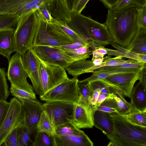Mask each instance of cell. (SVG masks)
Returning <instances> with one entry per match:
<instances>
[{
    "instance_id": "21",
    "label": "cell",
    "mask_w": 146,
    "mask_h": 146,
    "mask_svg": "<svg viewBox=\"0 0 146 146\" xmlns=\"http://www.w3.org/2000/svg\"><path fill=\"white\" fill-rule=\"evenodd\" d=\"M146 86L141 81L133 87L131 102L133 108L140 111H146Z\"/></svg>"
},
{
    "instance_id": "8",
    "label": "cell",
    "mask_w": 146,
    "mask_h": 146,
    "mask_svg": "<svg viewBox=\"0 0 146 146\" xmlns=\"http://www.w3.org/2000/svg\"><path fill=\"white\" fill-rule=\"evenodd\" d=\"M9 105L0 127V146L7 136L15 129L22 124L24 115L21 102L14 97L10 101Z\"/></svg>"
},
{
    "instance_id": "37",
    "label": "cell",
    "mask_w": 146,
    "mask_h": 146,
    "mask_svg": "<svg viewBox=\"0 0 146 146\" xmlns=\"http://www.w3.org/2000/svg\"><path fill=\"white\" fill-rule=\"evenodd\" d=\"M82 131L75 127L70 122L58 126L55 128L56 135H77Z\"/></svg>"
},
{
    "instance_id": "10",
    "label": "cell",
    "mask_w": 146,
    "mask_h": 146,
    "mask_svg": "<svg viewBox=\"0 0 146 146\" xmlns=\"http://www.w3.org/2000/svg\"><path fill=\"white\" fill-rule=\"evenodd\" d=\"M74 104L58 101L46 102L43 104L44 111L55 128L71 122L73 118Z\"/></svg>"
},
{
    "instance_id": "48",
    "label": "cell",
    "mask_w": 146,
    "mask_h": 146,
    "mask_svg": "<svg viewBox=\"0 0 146 146\" xmlns=\"http://www.w3.org/2000/svg\"><path fill=\"white\" fill-rule=\"evenodd\" d=\"M108 98H113V94H108L100 93L99 95L97 102L95 106L94 110L95 111L100 104L106 99Z\"/></svg>"
},
{
    "instance_id": "27",
    "label": "cell",
    "mask_w": 146,
    "mask_h": 146,
    "mask_svg": "<svg viewBox=\"0 0 146 146\" xmlns=\"http://www.w3.org/2000/svg\"><path fill=\"white\" fill-rule=\"evenodd\" d=\"M37 131L36 128L30 127L22 124L17 128L19 146H32L31 138Z\"/></svg>"
},
{
    "instance_id": "43",
    "label": "cell",
    "mask_w": 146,
    "mask_h": 146,
    "mask_svg": "<svg viewBox=\"0 0 146 146\" xmlns=\"http://www.w3.org/2000/svg\"><path fill=\"white\" fill-rule=\"evenodd\" d=\"M89 83L93 90L96 88H98L101 90V93L108 94H112L111 87L106 84L101 80Z\"/></svg>"
},
{
    "instance_id": "36",
    "label": "cell",
    "mask_w": 146,
    "mask_h": 146,
    "mask_svg": "<svg viewBox=\"0 0 146 146\" xmlns=\"http://www.w3.org/2000/svg\"><path fill=\"white\" fill-rule=\"evenodd\" d=\"M5 69L0 67V101H6L10 94Z\"/></svg>"
},
{
    "instance_id": "1",
    "label": "cell",
    "mask_w": 146,
    "mask_h": 146,
    "mask_svg": "<svg viewBox=\"0 0 146 146\" xmlns=\"http://www.w3.org/2000/svg\"><path fill=\"white\" fill-rule=\"evenodd\" d=\"M139 6L132 4L120 8L109 9L105 24L113 42L126 47L137 31Z\"/></svg>"
},
{
    "instance_id": "26",
    "label": "cell",
    "mask_w": 146,
    "mask_h": 146,
    "mask_svg": "<svg viewBox=\"0 0 146 146\" xmlns=\"http://www.w3.org/2000/svg\"><path fill=\"white\" fill-rule=\"evenodd\" d=\"M111 87L113 98L117 104L118 114L123 115L131 111L134 108L131 102L129 103L125 100L124 95L120 91L113 87Z\"/></svg>"
},
{
    "instance_id": "13",
    "label": "cell",
    "mask_w": 146,
    "mask_h": 146,
    "mask_svg": "<svg viewBox=\"0 0 146 146\" xmlns=\"http://www.w3.org/2000/svg\"><path fill=\"white\" fill-rule=\"evenodd\" d=\"M32 50L35 54L41 60L59 65L65 69L74 60L64 51L54 47L35 46Z\"/></svg>"
},
{
    "instance_id": "20",
    "label": "cell",
    "mask_w": 146,
    "mask_h": 146,
    "mask_svg": "<svg viewBox=\"0 0 146 146\" xmlns=\"http://www.w3.org/2000/svg\"><path fill=\"white\" fill-rule=\"evenodd\" d=\"M94 126L101 130L106 135H111L113 124L110 113L96 110L93 116Z\"/></svg>"
},
{
    "instance_id": "54",
    "label": "cell",
    "mask_w": 146,
    "mask_h": 146,
    "mask_svg": "<svg viewBox=\"0 0 146 146\" xmlns=\"http://www.w3.org/2000/svg\"><path fill=\"white\" fill-rule=\"evenodd\" d=\"M134 4L139 7L146 5V0H135Z\"/></svg>"
},
{
    "instance_id": "2",
    "label": "cell",
    "mask_w": 146,
    "mask_h": 146,
    "mask_svg": "<svg viewBox=\"0 0 146 146\" xmlns=\"http://www.w3.org/2000/svg\"><path fill=\"white\" fill-rule=\"evenodd\" d=\"M110 114L113 130L106 135L110 141L108 146H146V127L133 124L118 113Z\"/></svg>"
},
{
    "instance_id": "32",
    "label": "cell",
    "mask_w": 146,
    "mask_h": 146,
    "mask_svg": "<svg viewBox=\"0 0 146 146\" xmlns=\"http://www.w3.org/2000/svg\"><path fill=\"white\" fill-rule=\"evenodd\" d=\"M88 44L85 46L71 51H64L75 61L86 60L92 54V50Z\"/></svg>"
},
{
    "instance_id": "38",
    "label": "cell",
    "mask_w": 146,
    "mask_h": 146,
    "mask_svg": "<svg viewBox=\"0 0 146 146\" xmlns=\"http://www.w3.org/2000/svg\"><path fill=\"white\" fill-rule=\"evenodd\" d=\"M146 66V63L140 62L135 60L131 59L129 62L119 65L112 66L102 67L93 70L97 71L119 68H135L141 70Z\"/></svg>"
},
{
    "instance_id": "17",
    "label": "cell",
    "mask_w": 146,
    "mask_h": 146,
    "mask_svg": "<svg viewBox=\"0 0 146 146\" xmlns=\"http://www.w3.org/2000/svg\"><path fill=\"white\" fill-rule=\"evenodd\" d=\"M46 5L54 19L66 23L70 21L71 12L65 0H50Z\"/></svg>"
},
{
    "instance_id": "9",
    "label": "cell",
    "mask_w": 146,
    "mask_h": 146,
    "mask_svg": "<svg viewBox=\"0 0 146 146\" xmlns=\"http://www.w3.org/2000/svg\"><path fill=\"white\" fill-rule=\"evenodd\" d=\"M7 79L11 85L29 92L35 94L33 86L28 82V76L23 66L22 55L16 52L9 61Z\"/></svg>"
},
{
    "instance_id": "35",
    "label": "cell",
    "mask_w": 146,
    "mask_h": 146,
    "mask_svg": "<svg viewBox=\"0 0 146 146\" xmlns=\"http://www.w3.org/2000/svg\"><path fill=\"white\" fill-rule=\"evenodd\" d=\"M20 17L16 15H0V30L7 29H15Z\"/></svg>"
},
{
    "instance_id": "7",
    "label": "cell",
    "mask_w": 146,
    "mask_h": 146,
    "mask_svg": "<svg viewBox=\"0 0 146 146\" xmlns=\"http://www.w3.org/2000/svg\"><path fill=\"white\" fill-rule=\"evenodd\" d=\"M77 78L66 80L42 96L40 100L46 102L58 101L77 104L80 94Z\"/></svg>"
},
{
    "instance_id": "44",
    "label": "cell",
    "mask_w": 146,
    "mask_h": 146,
    "mask_svg": "<svg viewBox=\"0 0 146 146\" xmlns=\"http://www.w3.org/2000/svg\"><path fill=\"white\" fill-rule=\"evenodd\" d=\"M137 21L139 28H146V5L138 7Z\"/></svg>"
},
{
    "instance_id": "41",
    "label": "cell",
    "mask_w": 146,
    "mask_h": 146,
    "mask_svg": "<svg viewBox=\"0 0 146 146\" xmlns=\"http://www.w3.org/2000/svg\"><path fill=\"white\" fill-rule=\"evenodd\" d=\"M35 12L38 17L48 23H52L54 19L46 5L38 9Z\"/></svg>"
},
{
    "instance_id": "46",
    "label": "cell",
    "mask_w": 146,
    "mask_h": 146,
    "mask_svg": "<svg viewBox=\"0 0 146 146\" xmlns=\"http://www.w3.org/2000/svg\"><path fill=\"white\" fill-rule=\"evenodd\" d=\"M90 101V106L92 115L95 111L94 108L101 90L98 88L93 90Z\"/></svg>"
},
{
    "instance_id": "14",
    "label": "cell",
    "mask_w": 146,
    "mask_h": 146,
    "mask_svg": "<svg viewBox=\"0 0 146 146\" xmlns=\"http://www.w3.org/2000/svg\"><path fill=\"white\" fill-rule=\"evenodd\" d=\"M21 102L24 115L23 124L36 128L41 115L44 111L43 104L36 99H26Z\"/></svg>"
},
{
    "instance_id": "5",
    "label": "cell",
    "mask_w": 146,
    "mask_h": 146,
    "mask_svg": "<svg viewBox=\"0 0 146 146\" xmlns=\"http://www.w3.org/2000/svg\"><path fill=\"white\" fill-rule=\"evenodd\" d=\"M35 56L40 85L39 96H40L69 78L65 68L44 61Z\"/></svg>"
},
{
    "instance_id": "50",
    "label": "cell",
    "mask_w": 146,
    "mask_h": 146,
    "mask_svg": "<svg viewBox=\"0 0 146 146\" xmlns=\"http://www.w3.org/2000/svg\"><path fill=\"white\" fill-rule=\"evenodd\" d=\"M80 0H65L67 5L71 12L75 11Z\"/></svg>"
},
{
    "instance_id": "19",
    "label": "cell",
    "mask_w": 146,
    "mask_h": 146,
    "mask_svg": "<svg viewBox=\"0 0 146 146\" xmlns=\"http://www.w3.org/2000/svg\"><path fill=\"white\" fill-rule=\"evenodd\" d=\"M70 122L80 129L92 128L94 126L92 119L85 109L77 104H74L73 118Z\"/></svg>"
},
{
    "instance_id": "29",
    "label": "cell",
    "mask_w": 146,
    "mask_h": 146,
    "mask_svg": "<svg viewBox=\"0 0 146 146\" xmlns=\"http://www.w3.org/2000/svg\"><path fill=\"white\" fill-rule=\"evenodd\" d=\"M37 131L42 132L50 135H56L55 128L46 112L42 113L36 126Z\"/></svg>"
},
{
    "instance_id": "47",
    "label": "cell",
    "mask_w": 146,
    "mask_h": 146,
    "mask_svg": "<svg viewBox=\"0 0 146 146\" xmlns=\"http://www.w3.org/2000/svg\"><path fill=\"white\" fill-rule=\"evenodd\" d=\"M9 105L6 101H0V127L3 122Z\"/></svg>"
},
{
    "instance_id": "33",
    "label": "cell",
    "mask_w": 146,
    "mask_h": 146,
    "mask_svg": "<svg viewBox=\"0 0 146 146\" xmlns=\"http://www.w3.org/2000/svg\"><path fill=\"white\" fill-rule=\"evenodd\" d=\"M54 136L37 131L32 146H56Z\"/></svg>"
},
{
    "instance_id": "42",
    "label": "cell",
    "mask_w": 146,
    "mask_h": 146,
    "mask_svg": "<svg viewBox=\"0 0 146 146\" xmlns=\"http://www.w3.org/2000/svg\"><path fill=\"white\" fill-rule=\"evenodd\" d=\"M3 144L6 146H19L17 128L13 130L7 136Z\"/></svg>"
},
{
    "instance_id": "25",
    "label": "cell",
    "mask_w": 146,
    "mask_h": 146,
    "mask_svg": "<svg viewBox=\"0 0 146 146\" xmlns=\"http://www.w3.org/2000/svg\"><path fill=\"white\" fill-rule=\"evenodd\" d=\"M94 66L92 61L86 59L73 62L65 69L73 78H77L80 75L84 74L86 70Z\"/></svg>"
},
{
    "instance_id": "49",
    "label": "cell",
    "mask_w": 146,
    "mask_h": 146,
    "mask_svg": "<svg viewBox=\"0 0 146 146\" xmlns=\"http://www.w3.org/2000/svg\"><path fill=\"white\" fill-rule=\"evenodd\" d=\"M134 1L135 0H120L113 8H121L129 5L134 4Z\"/></svg>"
},
{
    "instance_id": "12",
    "label": "cell",
    "mask_w": 146,
    "mask_h": 146,
    "mask_svg": "<svg viewBox=\"0 0 146 146\" xmlns=\"http://www.w3.org/2000/svg\"><path fill=\"white\" fill-rule=\"evenodd\" d=\"M140 71L117 73L101 80L131 99L134 84L137 80H139Z\"/></svg>"
},
{
    "instance_id": "16",
    "label": "cell",
    "mask_w": 146,
    "mask_h": 146,
    "mask_svg": "<svg viewBox=\"0 0 146 146\" xmlns=\"http://www.w3.org/2000/svg\"><path fill=\"white\" fill-rule=\"evenodd\" d=\"M56 146H93V143L83 131L77 135H54Z\"/></svg>"
},
{
    "instance_id": "24",
    "label": "cell",
    "mask_w": 146,
    "mask_h": 146,
    "mask_svg": "<svg viewBox=\"0 0 146 146\" xmlns=\"http://www.w3.org/2000/svg\"><path fill=\"white\" fill-rule=\"evenodd\" d=\"M78 86L80 96L77 104L84 108L93 120L90 104L93 91L89 83L88 82L78 83Z\"/></svg>"
},
{
    "instance_id": "3",
    "label": "cell",
    "mask_w": 146,
    "mask_h": 146,
    "mask_svg": "<svg viewBox=\"0 0 146 146\" xmlns=\"http://www.w3.org/2000/svg\"><path fill=\"white\" fill-rule=\"evenodd\" d=\"M67 25L85 41H93L104 46L113 42L108 29L102 24L76 11L71 12Z\"/></svg>"
},
{
    "instance_id": "23",
    "label": "cell",
    "mask_w": 146,
    "mask_h": 146,
    "mask_svg": "<svg viewBox=\"0 0 146 146\" xmlns=\"http://www.w3.org/2000/svg\"><path fill=\"white\" fill-rule=\"evenodd\" d=\"M141 70L135 68H119L97 71L93 70L91 72L92 73L91 76L83 80H79L78 83H90L94 81L103 80L117 73L139 72Z\"/></svg>"
},
{
    "instance_id": "15",
    "label": "cell",
    "mask_w": 146,
    "mask_h": 146,
    "mask_svg": "<svg viewBox=\"0 0 146 146\" xmlns=\"http://www.w3.org/2000/svg\"><path fill=\"white\" fill-rule=\"evenodd\" d=\"M22 57L23 66L31 82L34 90L39 95L40 85L38 66L35 55L32 48L27 50Z\"/></svg>"
},
{
    "instance_id": "40",
    "label": "cell",
    "mask_w": 146,
    "mask_h": 146,
    "mask_svg": "<svg viewBox=\"0 0 146 146\" xmlns=\"http://www.w3.org/2000/svg\"><path fill=\"white\" fill-rule=\"evenodd\" d=\"M10 90L11 95L20 102L26 99L36 100L35 93H31L18 88L12 85H11Z\"/></svg>"
},
{
    "instance_id": "28",
    "label": "cell",
    "mask_w": 146,
    "mask_h": 146,
    "mask_svg": "<svg viewBox=\"0 0 146 146\" xmlns=\"http://www.w3.org/2000/svg\"><path fill=\"white\" fill-rule=\"evenodd\" d=\"M51 23L60 32L69 37L74 42H80L88 43L72 30L67 25L66 22L54 19Z\"/></svg>"
},
{
    "instance_id": "52",
    "label": "cell",
    "mask_w": 146,
    "mask_h": 146,
    "mask_svg": "<svg viewBox=\"0 0 146 146\" xmlns=\"http://www.w3.org/2000/svg\"><path fill=\"white\" fill-rule=\"evenodd\" d=\"M89 0H80L76 7V10L78 13H81L85 8Z\"/></svg>"
},
{
    "instance_id": "31",
    "label": "cell",
    "mask_w": 146,
    "mask_h": 146,
    "mask_svg": "<svg viewBox=\"0 0 146 146\" xmlns=\"http://www.w3.org/2000/svg\"><path fill=\"white\" fill-rule=\"evenodd\" d=\"M122 115L133 124L146 127V111H140L134 108L130 112Z\"/></svg>"
},
{
    "instance_id": "30",
    "label": "cell",
    "mask_w": 146,
    "mask_h": 146,
    "mask_svg": "<svg viewBox=\"0 0 146 146\" xmlns=\"http://www.w3.org/2000/svg\"><path fill=\"white\" fill-rule=\"evenodd\" d=\"M111 44L118 51L119 56L135 60L140 62L146 63V55L133 52L113 42Z\"/></svg>"
},
{
    "instance_id": "11",
    "label": "cell",
    "mask_w": 146,
    "mask_h": 146,
    "mask_svg": "<svg viewBox=\"0 0 146 146\" xmlns=\"http://www.w3.org/2000/svg\"><path fill=\"white\" fill-rule=\"evenodd\" d=\"M50 0H0V15L21 16L46 5Z\"/></svg>"
},
{
    "instance_id": "45",
    "label": "cell",
    "mask_w": 146,
    "mask_h": 146,
    "mask_svg": "<svg viewBox=\"0 0 146 146\" xmlns=\"http://www.w3.org/2000/svg\"><path fill=\"white\" fill-rule=\"evenodd\" d=\"M87 44L88 43L86 42H76L60 46L54 47L64 51H71L82 47Z\"/></svg>"
},
{
    "instance_id": "39",
    "label": "cell",
    "mask_w": 146,
    "mask_h": 146,
    "mask_svg": "<svg viewBox=\"0 0 146 146\" xmlns=\"http://www.w3.org/2000/svg\"><path fill=\"white\" fill-rule=\"evenodd\" d=\"M96 110L109 113H118L117 104L113 98H108L105 99L98 107Z\"/></svg>"
},
{
    "instance_id": "34",
    "label": "cell",
    "mask_w": 146,
    "mask_h": 146,
    "mask_svg": "<svg viewBox=\"0 0 146 146\" xmlns=\"http://www.w3.org/2000/svg\"><path fill=\"white\" fill-rule=\"evenodd\" d=\"M131 59L125 60L120 56H116L111 58L110 56H106L102 63L99 65L93 66L86 70L84 73H91L93 70L99 68L104 66H112L119 65L130 61Z\"/></svg>"
},
{
    "instance_id": "6",
    "label": "cell",
    "mask_w": 146,
    "mask_h": 146,
    "mask_svg": "<svg viewBox=\"0 0 146 146\" xmlns=\"http://www.w3.org/2000/svg\"><path fill=\"white\" fill-rule=\"evenodd\" d=\"M38 16V25L33 47L35 46L58 47L74 42L69 37L58 31L52 24Z\"/></svg>"
},
{
    "instance_id": "4",
    "label": "cell",
    "mask_w": 146,
    "mask_h": 146,
    "mask_svg": "<svg viewBox=\"0 0 146 146\" xmlns=\"http://www.w3.org/2000/svg\"><path fill=\"white\" fill-rule=\"evenodd\" d=\"M35 11L20 16L14 33V51L22 55L32 48L38 23Z\"/></svg>"
},
{
    "instance_id": "51",
    "label": "cell",
    "mask_w": 146,
    "mask_h": 146,
    "mask_svg": "<svg viewBox=\"0 0 146 146\" xmlns=\"http://www.w3.org/2000/svg\"><path fill=\"white\" fill-rule=\"evenodd\" d=\"M120 0H100L109 9L112 8Z\"/></svg>"
},
{
    "instance_id": "22",
    "label": "cell",
    "mask_w": 146,
    "mask_h": 146,
    "mask_svg": "<svg viewBox=\"0 0 146 146\" xmlns=\"http://www.w3.org/2000/svg\"><path fill=\"white\" fill-rule=\"evenodd\" d=\"M125 48L133 52L146 55V28H139Z\"/></svg>"
},
{
    "instance_id": "18",
    "label": "cell",
    "mask_w": 146,
    "mask_h": 146,
    "mask_svg": "<svg viewBox=\"0 0 146 146\" xmlns=\"http://www.w3.org/2000/svg\"><path fill=\"white\" fill-rule=\"evenodd\" d=\"M15 29H7L0 30V54L9 61L11 54L14 52V33Z\"/></svg>"
},
{
    "instance_id": "53",
    "label": "cell",
    "mask_w": 146,
    "mask_h": 146,
    "mask_svg": "<svg viewBox=\"0 0 146 146\" xmlns=\"http://www.w3.org/2000/svg\"><path fill=\"white\" fill-rule=\"evenodd\" d=\"M139 80L146 86V66L143 68L140 72Z\"/></svg>"
}]
</instances>
